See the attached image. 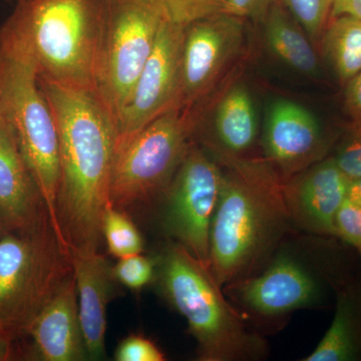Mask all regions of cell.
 Masks as SVG:
<instances>
[{
	"label": "cell",
	"mask_w": 361,
	"mask_h": 361,
	"mask_svg": "<svg viewBox=\"0 0 361 361\" xmlns=\"http://www.w3.org/2000/svg\"><path fill=\"white\" fill-rule=\"evenodd\" d=\"M39 82L58 129L59 228L68 248L99 250L118 141L115 118L96 92Z\"/></svg>",
	"instance_id": "6da1fadb"
},
{
	"label": "cell",
	"mask_w": 361,
	"mask_h": 361,
	"mask_svg": "<svg viewBox=\"0 0 361 361\" xmlns=\"http://www.w3.org/2000/svg\"><path fill=\"white\" fill-rule=\"evenodd\" d=\"M334 227L336 238L353 247L361 260V208L348 197L337 212Z\"/></svg>",
	"instance_id": "484cf974"
},
{
	"label": "cell",
	"mask_w": 361,
	"mask_h": 361,
	"mask_svg": "<svg viewBox=\"0 0 361 361\" xmlns=\"http://www.w3.org/2000/svg\"><path fill=\"white\" fill-rule=\"evenodd\" d=\"M212 155L226 170L211 224L209 268L224 288L263 269L293 226L284 180L269 164Z\"/></svg>",
	"instance_id": "7a4b0ae2"
},
{
	"label": "cell",
	"mask_w": 361,
	"mask_h": 361,
	"mask_svg": "<svg viewBox=\"0 0 361 361\" xmlns=\"http://www.w3.org/2000/svg\"><path fill=\"white\" fill-rule=\"evenodd\" d=\"M73 275L71 252L47 216L0 236V322L23 332Z\"/></svg>",
	"instance_id": "52a82bcc"
},
{
	"label": "cell",
	"mask_w": 361,
	"mask_h": 361,
	"mask_svg": "<svg viewBox=\"0 0 361 361\" xmlns=\"http://www.w3.org/2000/svg\"><path fill=\"white\" fill-rule=\"evenodd\" d=\"M11 25L32 52L39 78L96 92L104 0H21Z\"/></svg>",
	"instance_id": "5b68a950"
},
{
	"label": "cell",
	"mask_w": 361,
	"mask_h": 361,
	"mask_svg": "<svg viewBox=\"0 0 361 361\" xmlns=\"http://www.w3.org/2000/svg\"><path fill=\"white\" fill-rule=\"evenodd\" d=\"M323 35L325 54L339 80L348 84L361 71V18H331Z\"/></svg>",
	"instance_id": "44dd1931"
},
{
	"label": "cell",
	"mask_w": 361,
	"mask_h": 361,
	"mask_svg": "<svg viewBox=\"0 0 361 361\" xmlns=\"http://www.w3.org/2000/svg\"><path fill=\"white\" fill-rule=\"evenodd\" d=\"M116 361H164L160 348L147 337L130 334L118 343L115 351Z\"/></svg>",
	"instance_id": "4316f807"
},
{
	"label": "cell",
	"mask_w": 361,
	"mask_h": 361,
	"mask_svg": "<svg viewBox=\"0 0 361 361\" xmlns=\"http://www.w3.org/2000/svg\"><path fill=\"white\" fill-rule=\"evenodd\" d=\"M190 21L174 16L161 26L153 51L116 118L118 139L133 134L174 106L179 89L185 30Z\"/></svg>",
	"instance_id": "7c38bea8"
},
{
	"label": "cell",
	"mask_w": 361,
	"mask_h": 361,
	"mask_svg": "<svg viewBox=\"0 0 361 361\" xmlns=\"http://www.w3.org/2000/svg\"><path fill=\"white\" fill-rule=\"evenodd\" d=\"M255 109L245 87L238 85L225 94L215 116L216 142L220 149L212 154L239 157L253 146L257 135Z\"/></svg>",
	"instance_id": "d6986e66"
},
{
	"label": "cell",
	"mask_w": 361,
	"mask_h": 361,
	"mask_svg": "<svg viewBox=\"0 0 361 361\" xmlns=\"http://www.w3.org/2000/svg\"><path fill=\"white\" fill-rule=\"evenodd\" d=\"M344 108L353 121H361V71L348 82Z\"/></svg>",
	"instance_id": "f1b7e54d"
},
{
	"label": "cell",
	"mask_w": 361,
	"mask_h": 361,
	"mask_svg": "<svg viewBox=\"0 0 361 361\" xmlns=\"http://www.w3.org/2000/svg\"><path fill=\"white\" fill-rule=\"evenodd\" d=\"M0 116L13 130L51 224L66 243L56 217L61 178L58 129L35 58L11 23L0 37Z\"/></svg>",
	"instance_id": "277c9868"
},
{
	"label": "cell",
	"mask_w": 361,
	"mask_h": 361,
	"mask_svg": "<svg viewBox=\"0 0 361 361\" xmlns=\"http://www.w3.org/2000/svg\"><path fill=\"white\" fill-rule=\"evenodd\" d=\"M47 216L44 202L13 130L0 116V218L6 230H26Z\"/></svg>",
	"instance_id": "e0dca14e"
},
{
	"label": "cell",
	"mask_w": 361,
	"mask_h": 361,
	"mask_svg": "<svg viewBox=\"0 0 361 361\" xmlns=\"http://www.w3.org/2000/svg\"><path fill=\"white\" fill-rule=\"evenodd\" d=\"M341 16L361 18V0H334L330 18Z\"/></svg>",
	"instance_id": "1f68e13d"
},
{
	"label": "cell",
	"mask_w": 361,
	"mask_h": 361,
	"mask_svg": "<svg viewBox=\"0 0 361 361\" xmlns=\"http://www.w3.org/2000/svg\"><path fill=\"white\" fill-rule=\"evenodd\" d=\"M198 110L170 109L116 141L110 182L111 206L129 209L160 202L194 142Z\"/></svg>",
	"instance_id": "8992f818"
},
{
	"label": "cell",
	"mask_w": 361,
	"mask_h": 361,
	"mask_svg": "<svg viewBox=\"0 0 361 361\" xmlns=\"http://www.w3.org/2000/svg\"><path fill=\"white\" fill-rule=\"evenodd\" d=\"M266 44L285 65L304 75H317L318 59L308 35L281 1H278L263 20Z\"/></svg>",
	"instance_id": "ffe728a7"
},
{
	"label": "cell",
	"mask_w": 361,
	"mask_h": 361,
	"mask_svg": "<svg viewBox=\"0 0 361 361\" xmlns=\"http://www.w3.org/2000/svg\"><path fill=\"white\" fill-rule=\"evenodd\" d=\"M302 249L284 239L263 269L225 286L226 295L260 322L322 306L326 297L322 271Z\"/></svg>",
	"instance_id": "9c48e42d"
},
{
	"label": "cell",
	"mask_w": 361,
	"mask_h": 361,
	"mask_svg": "<svg viewBox=\"0 0 361 361\" xmlns=\"http://www.w3.org/2000/svg\"><path fill=\"white\" fill-rule=\"evenodd\" d=\"M174 16L197 20L172 0H104L96 92L116 123L161 26Z\"/></svg>",
	"instance_id": "ba28073f"
},
{
	"label": "cell",
	"mask_w": 361,
	"mask_h": 361,
	"mask_svg": "<svg viewBox=\"0 0 361 361\" xmlns=\"http://www.w3.org/2000/svg\"><path fill=\"white\" fill-rule=\"evenodd\" d=\"M292 18L312 39L324 33L331 16L334 0H280Z\"/></svg>",
	"instance_id": "603a6c76"
},
{
	"label": "cell",
	"mask_w": 361,
	"mask_h": 361,
	"mask_svg": "<svg viewBox=\"0 0 361 361\" xmlns=\"http://www.w3.org/2000/svg\"><path fill=\"white\" fill-rule=\"evenodd\" d=\"M348 198L361 208V178L349 180Z\"/></svg>",
	"instance_id": "d6a6232c"
},
{
	"label": "cell",
	"mask_w": 361,
	"mask_h": 361,
	"mask_svg": "<svg viewBox=\"0 0 361 361\" xmlns=\"http://www.w3.org/2000/svg\"><path fill=\"white\" fill-rule=\"evenodd\" d=\"M78 314L90 360L106 357V310L118 293L113 266L99 250L70 249Z\"/></svg>",
	"instance_id": "9a60e30c"
},
{
	"label": "cell",
	"mask_w": 361,
	"mask_h": 361,
	"mask_svg": "<svg viewBox=\"0 0 361 361\" xmlns=\"http://www.w3.org/2000/svg\"><path fill=\"white\" fill-rule=\"evenodd\" d=\"M279 0H227L224 13L243 20L263 23L270 9Z\"/></svg>",
	"instance_id": "83f0119b"
},
{
	"label": "cell",
	"mask_w": 361,
	"mask_h": 361,
	"mask_svg": "<svg viewBox=\"0 0 361 361\" xmlns=\"http://www.w3.org/2000/svg\"><path fill=\"white\" fill-rule=\"evenodd\" d=\"M263 147L267 163L284 180L322 160L327 148L315 116L289 101L271 108Z\"/></svg>",
	"instance_id": "5bb4252c"
},
{
	"label": "cell",
	"mask_w": 361,
	"mask_h": 361,
	"mask_svg": "<svg viewBox=\"0 0 361 361\" xmlns=\"http://www.w3.org/2000/svg\"><path fill=\"white\" fill-rule=\"evenodd\" d=\"M6 231V226H4V222H2L1 218H0V236L4 234V232Z\"/></svg>",
	"instance_id": "836d02e7"
},
{
	"label": "cell",
	"mask_w": 361,
	"mask_h": 361,
	"mask_svg": "<svg viewBox=\"0 0 361 361\" xmlns=\"http://www.w3.org/2000/svg\"><path fill=\"white\" fill-rule=\"evenodd\" d=\"M175 4L185 7L198 18L225 11L227 0H172Z\"/></svg>",
	"instance_id": "f546056e"
},
{
	"label": "cell",
	"mask_w": 361,
	"mask_h": 361,
	"mask_svg": "<svg viewBox=\"0 0 361 361\" xmlns=\"http://www.w3.org/2000/svg\"><path fill=\"white\" fill-rule=\"evenodd\" d=\"M334 159L350 179L361 178V121H353L339 142Z\"/></svg>",
	"instance_id": "d4e9b609"
},
{
	"label": "cell",
	"mask_w": 361,
	"mask_h": 361,
	"mask_svg": "<svg viewBox=\"0 0 361 361\" xmlns=\"http://www.w3.org/2000/svg\"><path fill=\"white\" fill-rule=\"evenodd\" d=\"M222 177L217 159L194 141L160 200L161 227L169 238L208 267L211 224Z\"/></svg>",
	"instance_id": "30bf717a"
},
{
	"label": "cell",
	"mask_w": 361,
	"mask_h": 361,
	"mask_svg": "<svg viewBox=\"0 0 361 361\" xmlns=\"http://www.w3.org/2000/svg\"><path fill=\"white\" fill-rule=\"evenodd\" d=\"M113 272L118 284L132 291H141L145 287L155 282L156 256L149 257L140 253L120 258L113 266Z\"/></svg>",
	"instance_id": "cb8c5ba5"
},
{
	"label": "cell",
	"mask_w": 361,
	"mask_h": 361,
	"mask_svg": "<svg viewBox=\"0 0 361 361\" xmlns=\"http://www.w3.org/2000/svg\"><path fill=\"white\" fill-rule=\"evenodd\" d=\"M102 236L109 253L120 259L142 253L144 240L129 214L109 204L102 221Z\"/></svg>",
	"instance_id": "7402d4cb"
},
{
	"label": "cell",
	"mask_w": 361,
	"mask_h": 361,
	"mask_svg": "<svg viewBox=\"0 0 361 361\" xmlns=\"http://www.w3.org/2000/svg\"><path fill=\"white\" fill-rule=\"evenodd\" d=\"M334 320L314 350L303 361L361 360V281L336 284Z\"/></svg>",
	"instance_id": "ac0fdd59"
},
{
	"label": "cell",
	"mask_w": 361,
	"mask_h": 361,
	"mask_svg": "<svg viewBox=\"0 0 361 361\" xmlns=\"http://www.w3.org/2000/svg\"><path fill=\"white\" fill-rule=\"evenodd\" d=\"M350 178L334 157L316 161L284 180L292 226L317 237H336L337 212L348 197Z\"/></svg>",
	"instance_id": "4fadbf2b"
},
{
	"label": "cell",
	"mask_w": 361,
	"mask_h": 361,
	"mask_svg": "<svg viewBox=\"0 0 361 361\" xmlns=\"http://www.w3.org/2000/svg\"><path fill=\"white\" fill-rule=\"evenodd\" d=\"M154 285L187 320L200 361H257L269 353L264 337L225 297L210 268L184 246L170 241L156 256Z\"/></svg>",
	"instance_id": "3957f363"
},
{
	"label": "cell",
	"mask_w": 361,
	"mask_h": 361,
	"mask_svg": "<svg viewBox=\"0 0 361 361\" xmlns=\"http://www.w3.org/2000/svg\"><path fill=\"white\" fill-rule=\"evenodd\" d=\"M244 21L221 11L188 23L173 109L193 108L208 96L226 66L241 51Z\"/></svg>",
	"instance_id": "8fae6325"
},
{
	"label": "cell",
	"mask_w": 361,
	"mask_h": 361,
	"mask_svg": "<svg viewBox=\"0 0 361 361\" xmlns=\"http://www.w3.org/2000/svg\"><path fill=\"white\" fill-rule=\"evenodd\" d=\"M18 332L6 323L0 322V361L13 360L14 341Z\"/></svg>",
	"instance_id": "4dcf8cb0"
},
{
	"label": "cell",
	"mask_w": 361,
	"mask_h": 361,
	"mask_svg": "<svg viewBox=\"0 0 361 361\" xmlns=\"http://www.w3.org/2000/svg\"><path fill=\"white\" fill-rule=\"evenodd\" d=\"M35 360H90L80 314L77 285L73 275L28 325Z\"/></svg>",
	"instance_id": "2e32d148"
}]
</instances>
